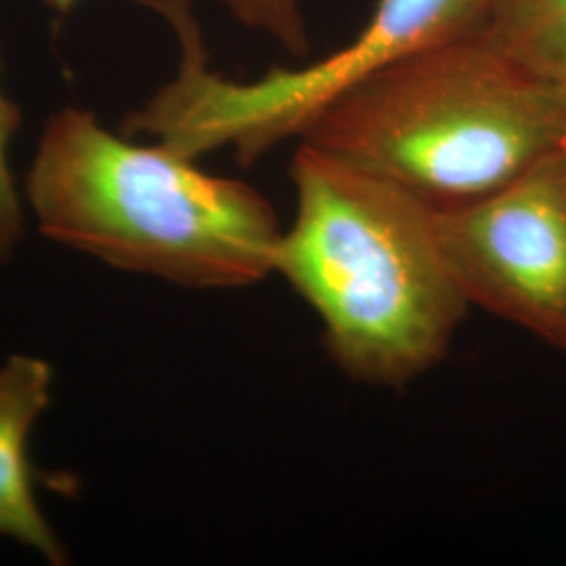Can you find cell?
<instances>
[{"label":"cell","mask_w":566,"mask_h":566,"mask_svg":"<svg viewBox=\"0 0 566 566\" xmlns=\"http://www.w3.org/2000/svg\"><path fill=\"white\" fill-rule=\"evenodd\" d=\"M290 177L296 212L275 273L315 311L332 359L364 385L424 376L470 308L437 235V208L304 142Z\"/></svg>","instance_id":"obj_1"},{"label":"cell","mask_w":566,"mask_h":566,"mask_svg":"<svg viewBox=\"0 0 566 566\" xmlns=\"http://www.w3.org/2000/svg\"><path fill=\"white\" fill-rule=\"evenodd\" d=\"M23 198L44 238L189 290L275 273L282 227L252 185L214 177L163 143L139 145L67 105L42 130Z\"/></svg>","instance_id":"obj_2"},{"label":"cell","mask_w":566,"mask_h":566,"mask_svg":"<svg viewBox=\"0 0 566 566\" xmlns=\"http://www.w3.org/2000/svg\"><path fill=\"white\" fill-rule=\"evenodd\" d=\"M565 139V91L510 55L485 25L386 65L301 135L437 210L485 198Z\"/></svg>","instance_id":"obj_3"},{"label":"cell","mask_w":566,"mask_h":566,"mask_svg":"<svg viewBox=\"0 0 566 566\" xmlns=\"http://www.w3.org/2000/svg\"><path fill=\"white\" fill-rule=\"evenodd\" d=\"M170 23L179 70L122 122L126 137L149 135L185 158L231 149L256 163L277 143L301 137L329 103L386 65L432 42L479 28L486 0H378L355 41L304 67H273L256 81H229L208 63L189 0H142Z\"/></svg>","instance_id":"obj_4"},{"label":"cell","mask_w":566,"mask_h":566,"mask_svg":"<svg viewBox=\"0 0 566 566\" xmlns=\"http://www.w3.org/2000/svg\"><path fill=\"white\" fill-rule=\"evenodd\" d=\"M470 306L566 353V147L474 202L434 212Z\"/></svg>","instance_id":"obj_5"},{"label":"cell","mask_w":566,"mask_h":566,"mask_svg":"<svg viewBox=\"0 0 566 566\" xmlns=\"http://www.w3.org/2000/svg\"><path fill=\"white\" fill-rule=\"evenodd\" d=\"M55 371L46 359L11 355L0 364V537L70 565V552L34 495L30 439L53 399Z\"/></svg>","instance_id":"obj_6"},{"label":"cell","mask_w":566,"mask_h":566,"mask_svg":"<svg viewBox=\"0 0 566 566\" xmlns=\"http://www.w3.org/2000/svg\"><path fill=\"white\" fill-rule=\"evenodd\" d=\"M486 32L566 93V0H486Z\"/></svg>","instance_id":"obj_7"},{"label":"cell","mask_w":566,"mask_h":566,"mask_svg":"<svg viewBox=\"0 0 566 566\" xmlns=\"http://www.w3.org/2000/svg\"><path fill=\"white\" fill-rule=\"evenodd\" d=\"M224 11L250 32L280 44L292 57L311 51L308 23L301 0H217Z\"/></svg>","instance_id":"obj_8"},{"label":"cell","mask_w":566,"mask_h":566,"mask_svg":"<svg viewBox=\"0 0 566 566\" xmlns=\"http://www.w3.org/2000/svg\"><path fill=\"white\" fill-rule=\"evenodd\" d=\"M21 126V107L2 86L0 51V264L9 263L25 235V210L9 164V145Z\"/></svg>","instance_id":"obj_9"},{"label":"cell","mask_w":566,"mask_h":566,"mask_svg":"<svg viewBox=\"0 0 566 566\" xmlns=\"http://www.w3.org/2000/svg\"><path fill=\"white\" fill-rule=\"evenodd\" d=\"M53 11H57L60 15H67L81 0H44Z\"/></svg>","instance_id":"obj_10"},{"label":"cell","mask_w":566,"mask_h":566,"mask_svg":"<svg viewBox=\"0 0 566 566\" xmlns=\"http://www.w3.org/2000/svg\"><path fill=\"white\" fill-rule=\"evenodd\" d=\"M565 147H566V139H565Z\"/></svg>","instance_id":"obj_11"}]
</instances>
